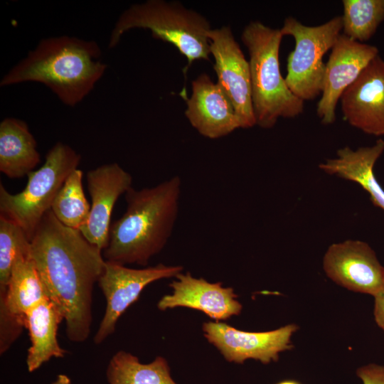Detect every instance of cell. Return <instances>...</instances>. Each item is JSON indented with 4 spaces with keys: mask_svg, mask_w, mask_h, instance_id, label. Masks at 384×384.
Listing matches in <instances>:
<instances>
[{
    "mask_svg": "<svg viewBox=\"0 0 384 384\" xmlns=\"http://www.w3.org/2000/svg\"><path fill=\"white\" fill-rule=\"evenodd\" d=\"M342 31L361 43L368 41L384 21V0H343Z\"/></svg>",
    "mask_w": 384,
    "mask_h": 384,
    "instance_id": "23",
    "label": "cell"
},
{
    "mask_svg": "<svg viewBox=\"0 0 384 384\" xmlns=\"http://www.w3.org/2000/svg\"><path fill=\"white\" fill-rule=\"evenodd\" d=\"M63 320V314L48 297L25 314L23 326L28 329L31 340L26 358L29 372L38 369L53 357L65 356L67 351L60 347L57 339L58 328Z\"/></svg>",
    "mask_w": 384,
    "mask_h": 384,
    "instance_id": "19",
    "label": "cell"
},
{
    "mask_svg": "<svg viewBox=\"0 0 384 384\" xmlns=\"http://www.w3.org/2000/svg\"><path fill=\"white\" fill-rule=\"evenodd\" d=\"M41 161L37 142L26 122L6 117L0 122V171L11 178L28 176Z\"/></svg>",
    "mask_w": 384,
    "mask_h": 384,
    "instance_id": "20",
    "label": "cell"
},
{
    "mask_svg": "<svg viewBox=\"0 0 384 384\" xmlns=\"http://www.w3.org/2000/svg\"><path fill=\"white\" fill-rule=\"evenodd\" d=\"M342 28L341 16L314 26L291 16L284 20L280 31L283 36H292L295 42L287 58L284 79L292 92L304 102L321 94L326 65L323 57L331 50Z\"/></svg>",
    "mask_w": 384,
    "mask_h": 384,
    "instance_id": "7",
    "label": "cell"
},
{
    "mask_svg": "<svg viewBox=\"0 0 384 384\" xmlns=\"http://www.w3.org/2000/svg\"><path fill=\"white\" fill-rule=\"evenodd\" d=\"M30 255L20 254L14 264L6 294L0 300V352L4 353L24 328L26 312L47 298Z\"/></svg>",
    "mask_w": 384,
    "mask_h": 384,
    "instance_id": "14",
    "label": "cell"
},
{
    "mask_svg": "<svg viewBox=\"0 0 384 384\" xmlns=\"http://www.w3.org/2000/svg\"><path fill=\"white\" fill-rule=\"evenodd\" d=\"M181 179L174 176L154 186L125 193L126 210L111 223L106 261L147 265L167 243L178 213Z\"/></svg>",
    "mask_w": 384,
    "mask_h": 384,
    "instance_id": "3",
    "label": "cell"
},
{
    "mask_svg": "<svg viewBox=\"0 0 384 384\" xmlns=\"http://www.w3.org/2000/svg\"><path fill=\"white\" fill-rule=\"evenodd\" d=\"M31 240L15 223L0 215V300L3 299L17 256L30 255Z\"/></svg>",
    "mask_w": 384,
    "mask_h": 384,
    "instance_id": "24",
    "label": "cell"
},
{
    "mask_svg": "<svg viewBox=\"0 0 384 384\" xmlns=\"http://www.w3.org/2000/svg\"><path fill=\"white\" fill-rule=\"evenodd\" d=\"M83 172L78 168L66 178L58 191L50 210L64 225L80 230L89 218L90 205L82 186Z\"/></svg>",
    "mask_w": 384,
    "mask_h": 384,
    "instance_id": "22",
    "label": "cell"
},
{
    "mask_svg": "<svg viewBox=\"0 0 384 384\" xmlns=\"http://www.w3.org/2000/svg\"><path fill=\"white\" fill-rule=\"evenodd\" d=\"M92 40L66 35L45 38L2 77L0 86L41 83L65 105L75 107L105 74L107 65Z\"/></svg>",
    "mask_w": 384,
    "mask_h": 384,
    "instance_id": "2",
    "label": "cell"
},
{
    "mask_svg": "<svg viewBox=\"0 0 384 384\" xmlns=\"http://www.w3.org/2000/svg\"><path fill=\"white\" fill-rule=\"evenodd\" d=\"M107 376L110 384H177L164 357L157 356L151 363H142L137 356L124 351L112 357Z\"/></svg>",
    "mask_w": 384,
    "mask_h": 384,
    "instance_id": "21",
    "label": "cell"
},
{
    "mask_svg": "<svg viewBox=\"0 0 384 384\" xmlns=\"http://www.w3.org/2000/svg\"><path fill=\"white\" fill-rule=\"evenodd\" d=\"M175 277L169 284L172 294L164 296L157 304L160 310L175 307L193 309L216 321L240 314L242 306L232 287H223L221 282L211 283L203 278H196L190 272H181Z\"/></svg>",
    "mask_w": 384,
    "mask_h": 384,
    "instance_id": "16",
    "label": "cell"
},
{
    "mask_svg": "<svg viewBox=\"0 0 384 384\" xmlns=\"http://www.w3.org/2000/svg\"><path fill=\"white\" fill-rule=\"evenodd\" d=\"M326 274L353 292L375 296L384 288V267L366 242L348 240L329 246L323 258Z\"/></svg>",
    "mask_w": 384,
    "mask_h": 384,
    "instance_id": "12",
    "label": "cell"
},
{
    "mask_svg": "<svg viewBox=\"0 0 384 384\" xmlns=\"http://www.w3.org/2000/svg\"><path fill=\"white\" fill-rule=\"evenodd\" d=\"M384 152V140L378 139L370 146L353 150L345 146L337 151L336 157L319 164L327 174L338 176L359 184L370 195L374 206L384 210V189L376 179L373 169Z\"/></svg>",
    "mask_w": 384,
    "mask_h": 384,
    "instance_id": "18",
    "label": "cell"
},
{
    "mask_svg": "<svg viewBox=\"0 0 384 384\" xmlns=\"http://www.w3.org/2000/svg\"><path fill=\"white\" fill-rule=\"evenodd\" d=\"M86 181L91 198L90 210L80 231L89 242L104 250L108 244L114 206L132 187V177L118 163L113 162L87 171Z\"/></svg>",
    "mask_w": 384,
    "mask_h": 384,
    "instance_id": "13",
    "label": "cell"
},
{
    "mask_svg": "<svg viewBox=\"0 0 384 384\" xmlns=\"http://www.w3.org/2000/svg\"><path fill=\"white\" fill-rule=\"evenodd\" d=\"M373 314L376 324L384 331V288L374 296Z\"/></svg>",
    "mask_w": 384,
    "mask_h": 384,
    "instance_id": "26",
    "label": "cell"
},
{
    "mask_svg": "<svg viewBox=\"0 0 384 384\" xmlns=\"http://www.w3.org/2000/svg\"><path fill=\"white\" fill-rule=\"evenodd\" d=\"M52 384H70V380L67 375L60 374Z\"/></svg>",
    "mask_w": 384,
    "mask_h": 384,
    "instance_id": "27",
    "label": "cell"
},
{
    "mask_svg": "<svg viewBox=\"0 0 384 384\" xmlns=\"http://www.w3.org/2000/svg\"><path fill=\"white\" fill-rule=\"evenodd\" d=\"M344 120L374 136L384 135V60L373 58L341 98Z\"/></svg>",
    "mask_w": 384,
    "mask_h": 384,
    "instance_id": "15",
    "label": "cell"
},
{
    "mask_svg": "<svg viewBox=\"0 0 384 384\" xmlns=\"http://www.w3.org/2000/svg\"><path fill=\"white\" fill-rule=\"evenodd\" d=\"M283 35L260 21L244 28L241 40L250 60L252 101L256 124L274 126L279 118H294L304 110V101L294 95L281 75L279 52Z\"/></svg>",
    "mask_w": 384,
    "mask_h": 384,
    "instance_id": "4",
    "label": "cell"
},
{
    "mask_svg": "<svg viewBox=\"0 0 384 384\" xmlns=\"http://www.w3.org/2000/svg\"><path fill=\"white\" fill-rule=\"evenodd\" d=\"M191 85V96L186 98L185 115L199 134L218 139L240 128L231 102L218 83L203 73Z\"/></svg>",
    "mask_w": 384,
    "mask_h": 384,
    "instance_id": "17",
    "label": "cell"
},
{
    "mask_svg": "<svg viewBox=\"0 0 384 384\" xmlns=\"http://www.w3.org/2000/svg\"><path fill=\"white\" fill-rule=\"evenodd\" d=\"M331 50L316 107L317 116L324 124L335 122L341 95L379 53L376 46L353 41L342 33Z\"/></svg>",
    "mask_w": 384,
    "mask_h": 384,
    "instance_id": "11",
    "label": "cell"
},
{
    "mask_svg": "<svg viewBox=\"0 0 384 384\" xmlns=\"http://www.w3.org/2000/svg\"><path fill=\"white\" fill-rule=\"evenodd\" d=\"M210 52L215 59L213 68L220 86L231 102L240 128L256 124L254 115L249 62L235 41L230 26L208 33Z\"/></svg>",
    "mask_w": 384,
    "mask_h": 384,
    "instance_id": "9",
    "label": "cell"
},
{
    "mask_svg": "<svg viewBox=\"0 0 384 384\" xmlns=\"http://www.w3.org/2000/svg\"><path fill=\"white\" fill-rule=\"evenodd\" d=\"M133 28L148 29L153 38L174 45L187 59L184 72L195 60H210L209 22L179 2L147 0L131 5L114 23L108 48L117 46L122 36Z\"/></svg>",
    "mask_w": 384,
    "mask_h": 384,
    "instance_id": "5",
    "label": "cell"
},
{
    "mask_svg": "<svg viewBox=\"0 0 384 384\" xmlns=\"http://www.w3.org/2000/svg\"><path fill=\"white\" fill-rule=\"evenodd\" d=\"M182 271L181 265L160 263L134 269L106 261L104 272L97 282L106 300V309L93 338L94 343L100 344L112 334L121 315L138 299L148 284L161 279L175 277Z\"/></svg>",
    "mask_w": 384,
    "mask_h": 384,
    "instance_id": "8",
    "label": "cell"
},
{
    "mask_svg": "<svg viewBox=\"0 0 384 384\" xmlns=\"http://www.w3.org/2000/svg\"><path fill=\"white\" fill-rule=\"evenodd\" d=\"M276 384H301L298 381L293 380H284L277 383Z\"/></svg>",
    "mask_w": 384,
    "mask_h": 384,
    "instance_id": "28",
    "label": "cell"
},
{
    "mask_svg": "<svg viewBox=\"0 0 384 384\" xmlns=\"http://www.w3.org/2000/svg\"><path fill=\"white\" fill-rule=\"evenodd\" d=\"M81 156L63 142L48 151L43 164L28 174L24 189L12 194L0 183V215L20 226L31 240L43 216L68 176L78 169Z\"/></svg>",
    "mask_w": 384,
    "mask_h": 384,
    "instance_id": "6",
    "label": "cell"
},
{
    "mask_svg": "<svg viewBox=\"0 0 384 384\" xmlns=\"http://www.w3.org/2000/svg\"><path fill=\"white\" fill-rule=\"evenodd\" d=\"M202 329L208 341L228 361L242 364L254 359L268 364L277 361L279 353L293 348L291 338L298 327L291 324L272 331L250 332L223 322L208 321L203 324Z\"/></svg>",
    "mask_w": 384,
    "mask_h": 384,
    "instance_id": "10",
    "label": "cell"
},
{
    "mask_svg": "<svg viewBox=\"0 0 384 384\" xmlns=\"http://www.w3.org/2000/svg\"><path fill=\"white\" fill-rule=\"evenodd\" d=\"M363 384H384V366L368 364L357 370Z\"/></svg>",
    "mask_w": 384,
    "mask_h": 384,
    "instance_id": "25",
    "label": "cell"
},
{
    "mask_svg": "<svg viewBox=\"0 0 384 384\" xmlns=\"http://www.w3.org/2000/svg\"><path fill=\"white\" fill-rule=\"evenodd\" d=\"M30 257L47 297L63 316L68 339L84 342L90 334L94 284L106 263L102 250L50 210L31 238Z\"/></svg>",
    "mask_w": 384,
    "mask_h": 384,
    "instance_id": "1",
    "label": "cell"
}]
</instances>
